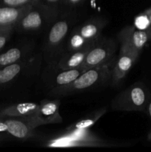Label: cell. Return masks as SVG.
Masks as SVG:
<instances>
[{
    "instance_id": "cell-2",
    "label": "cell",
    "mask_w": 151,
    "mask_h": 152,
    "mask_svg": "<svg viewBox=\"0 0 151 152\" xmlns=\"http://www.w3.org/2000/svg\"><path fill=\"white\" fill-rule=\"evenodd\" d=\"M62 10L37 0L22 14L14 26V31L19 34H36L45 31Z\"/></svg>"
},
{
    "instance_id": "cell-13",
    "label": "cell",
    "mask_w": 151,
    "mask_h": 152,
    "mask_svg": "<svg viewBox=\"0 0 151 152\" xmlns=\"http://www.w3.org/2000/svg\"><path fill=\"white\" fill-rule=\"evenodd\" d=\"M61 102L59 99H44L38 104L37 117L41 125L58 124L63 122L59 112Z\"/></svg>"
},
{
    "instance_id": "cell-7",
    "label": "cell",
    "mask_w": 151,
    "mask_h": 152,
    "mask_svg": "<svg viewBox=\"0 0 151 152\" xmlns=\"http://www.w3.org/2000/svg\"><path fill=\"white\" fill-rule=\"evenodd\" d=\"M117 43L110 37L101 35L93 42L86 56L81 68L87 70L93 67L105 65L116 57Z\"/></svg>"
},
{
    "instance_id": "cell-3",
    "label": "cell",
    "mask_w": 151,
    "mask_h": 152,
    "mask_svg": "<svg viewBox=\"0 0 151 152\" xmlns=\"http://www.w3.org/2000/svg\"><path fill=\"white\" fill-rule=\"evenodd\" d=\"M116 57L107 63L85 70L70 86L59 92L57 96H67L93 89L110 83L113 68Z\"/></svg>"
},
{
    "instance_id": "cell-4",
    "label": "cell",
    "mask_w": 151,
    "mask_h": 152,
    "mask_svg": "<svg viewBox=\"0 0 151 152\" xmlns=\"http://www.w3.org/2000/svg\"><path fill=\"white\" fill-rule=\"evenodd\" d=\"M43 57L41 51L0 69V91L9 88L20 77L40 68Z\"/></svg>"
},
{
    "instance_id": "cell-10",
    "label": "cell",
    "mask_w": 151,
    "mask_h": 152,
    "mask_svg": "<svg viewBox=\"0 0 151 152\" xmlns=\"http://www.w3.org/2000/svg\"><path fill=\"white\" fill-rule=\"evenodd\" d=\"M37 113V112H36ZM7 127V133L20 140H28L35 136L34 129L42 126L37 114L25 117L1 119Z\"/></svg>"
},
{
    "instance_id": "cell-16",
    "label": "cell",
    "mask_w": 151,
    "mask_h": 152,
    "mask_svg": "<svg viewBox=\"0 0 151 152\" xmlns=\"http://www.w3.org/2000/svg\"><path fill=\"white\" fill-rule=\"evenodd\" d=\"M107 23V21L105 18L96 16L90 18L76 27L79 34L87 42H93L102 35V31L105 28Z\"/></svg>"
},
{
    "instance_id": "cell-15",
    "label": "cell",
    "mask_w": 151,
    "mask_h": 152,
    "mask_svg": "<svg viewBox=\"0 0 151 152\" xmlns=\"http://www.w3.org/2000/svg\"><path fill=\"white\" fill-rule=\"evenodd\" d=\"M93 44L80 50L64 52L54 66L63 70H72L81 68Z\"/></svg>"
},
{
    "instance_id": "cell-6",
    "label": "cell",
    "mask_w": 151,
    "mask_h": 152,
    "mask_svg": "<svg viewBox=\"0 0 151 152\" xmlns=\"http://www.w3.org/2000/svg\"><path fill=\"white\" fill-rule=\"evenodd\" d=\"M147 100L146 88L143 85L137 83L117 94L111 103V107L114 111H139L144 110Z\"/></svg>"
},
{
    "instance_id": "cell-26",
    "label": "cell",
    "mask_w": 151,
    "mask_h": 152,
    "mask_svg": "<svg viewBox=\"0 0 151 152\" xmlns=\"http://www.w3.org/2000/svg\"><path fill=\"white\" fill-rule=\"evenodd\" d=\"M148 16H149L150 22V37H151V8L148 9V10H146Z\"/></svg>"
},
{
    "instance_id": "cell-20",
    "label": "cell",
    "mask_w": 151,
    "mask_h": 152,
    "mask_svg": "<svg viewBox=\"0 0 151 152\" xmlns=\"http://www.w3.org/2000/svg\"><path fill=\"white\" fill-rule=\"evenodd\" d=\"M133 26L138 30L146 31L150 36V22L146 10L135 17Z\"/></svg>"
},
{
    "instance_id": "cell-5",
    "label": "cell",
    "mask_w": 151,
    "mask_h": 152,
    "mask_svg": "<svg viewBox=\"0 0 151 152\" xmlns=\"http://www.w3.org/2000/svg\"><path fill=\"white\" fill-rule=\"evenodd\" d=\"M45 145L53 148H67L81 146L103 147L110 145V144L95 135L88 129H83L70 132L66 131L62 135L47 141Z\"/></svg>"
},
{
    "instance_id": "cell-12",
    "label": "cell",
    "mask_w": 151,
    "mask_h": 152,
    "mask_svg": "<svg viewBox=\"0 0 151 152\" xmlns=\"http://www.w3.org/2000/svg\"><path fill=\"white\" fill-rule=\"evenodd\" d=\"M35 47L33 42L26 41L0 52V69L32 56L36 53Z\"/></svg>"
},
{
    "instance_id": "cell-18",
    "label": "cell",
    "mask_w": 151,
    "mask_h": 152,
    "mask_svg": "<svg viewBox=\"0 0 151 152\" xmlns=\"http://www.w3.org/2000/svg\"><path fill=\"white\" fill-rule=\"evenodd\" d=\"M93 42H87L77 30L76 27L74 26L68 34L66 42L65 45V52L71 51V50H77L87 47L93 44Z\"/></svg>"
},
{
    "instance_id": "cell-21",
    "label": "cell",
    "mask_w": 151,
    "mask_h": 152,
    "mask_svg": "<svg viewBox=\"0 0 151 152\" xmlns=\"http://www.w3.org/2000/svg\"><path fill=\"white\" fill-rule=\"evenodd\" d=\"M14 32V28H0V51L5 47L7 43L11 38L13 33Z\"/></svg>"
},
{
    "instance_id": "cell-23",
    "label": "cell",
    "mask_w": 151,
    "mask_h": 152,
    "mask_svg": "<svg viewBox=\"0 0 151 152\" xmlns=\"http://www.w3.org/2000/svg\"><path fill=\"white\" fill-rule=\"evenodd\" d=\"M38 1L47 5L59 9H62V7H65V0H38Z\"/></svg>"
},
{
    "instance_id": "cell-14",
    "label": "cell",
    "mask_w": 151,
    "mask_h": 152,
    "mask_svg": "<svg viewBox=\"0 0 151 152\" xmlns=\"http://www.w3.org/2000/svg\"><path fill=\"white\" fill-rule=\"evenodd\" d=\"M38 104L35 102H18L0 105V120L25 117L36 114Z\"/></svg>"
},
{
    "instance_id": "cell-17",
    "label": "cell",
    "mask_w": 151,
    "mask_h": 152,
    "mask_svg": "<svg viewBox=\"0 0 151 152\" xmlns=\"http://www.w3.org/2000/svg\"><path fill=\"white\" fill-rule=\"evenodd\" d=\"M30 5V4L20 7L0 6V28H14L19 19Z\"/></svg>"
},
{
    "instance_id": "cell-8",
    "label": "cell",
    "mask_w": 151,
    "mask_h": 152,
    "mask_svg": "<svg viewBox=\"0 0 151 152\" xmlns=\"http://www.w3.org/2000/svg\"><path fill=\"white\" fill-rule=\"evenodd\" d=\"M43 80L48 87L49 93L52 96H57L59 91L68 87L85 69L83 68L72 70H63L54 65H47Z\"/></svg>"
},
{
    "instance_id": "cell-22",
    "label": "cell",
    "mask_w": 151,
    "mask_h": 152,
    "mask_svg": "<svg viewBox=\"0 0 151 152\" xmlns=\"http://www.w3.org/2000/svg\"><path fill=\"white\" fill-rule=\"evenodd\" d=\"M37 0H0V6L20 7L33 4Z\"/></svg>"
},
{
    "instance_id": "cell-9",
    "label": "cell",
    "mask_w": 151,
    "mask_h": 152,
    "mask_svg": "<svg viewBox=\"0 0 151 152\" xmlns=\"http://www.w3.org/2000/svg\"><path fill=\"white\" fill-rule=\"evenodd\" d=\"M120 45L119 53L115 59L111 77L110 85L113 87H117L123 83L139 55L125 45Z\"/></svg>"
},
{
    "instance_id": "cell-25",
    "label": "cell",
    "mask_w": 151,
    "mask_h": 152,
    "mask_svg": "<svg viewBox=\"0 0 151 152\" xmlns=\"http://www.w3.org/2000/svg\"><path fill=\"white\" fill-rule=\"evenodd\" d=\"M148 113H149L150 117V118H151V101L150 102V103L148 104ZM149 138L150 139H151V133L150 134Z\"/></svg>"
},
{
    "instance_id": "cell-1",
    "label": "cell",
    "mask_w": 151,
    "mask_h": 152,
    "mask_svg": "<svg viewBox=\"0 0 151 152\" xmlns=\"http://www.w3.org/2000/svg\"><path fill=\"white\" fill-rule=\"evenodd\" d=\"M74 9H62L56 19L44 31L41 45V54L47 65H54L65 52V45L68 34L76 22Z\"/></svg>"
},
{
    "instance_id": "cell-24",
    "label": "cell",
    "mask_w": 151,
    "mask_h": 152,
    "mask_svg": "<svg viewBox=\"0 0 151 152\" xmlns=\"http://www.w3.org/2000/svg\"><path fill=\"white\" fill-rule=\"evenodd\" d=\"M85 0H65V7L68 9H75L81 5Z\"/></svg>"
},
{
    "instance_id": "cell-19",
    "label": "cell",
    "mask_w": 151,
    "mask_h": 152,
    "mask_svg": "<svg viewBox=\"0 0 151 152\" xmlns=\"http://www.w3.org/2000/svg\"><path fill=\"white\" fill-rule=\"evenodd\" d=\"M106 108H102L95 111L94 113L90 114L88 117H86L81 120H78L76 123H73L66 129V131H76V130H83V129H88L90 127L95 125V123L106 113Z\"/></svg>"
},
{
    "instance_id": "cell-11",
    "label": "cell",
    "mask_w": 151,
    "mask_h": 152,
    "mask_svg": "<svg viewBox=\"0 0 151 152\" xmlns=\"http://www.w3.org/2000/svg\"><path fill=\"white\" fill-rule=\"evenodd\" d=\"M150 38L147 32L136 29L133 25L124 27L118 34L120 44L125 45L139 54Z\"/></svg>"
}]
</instances>
